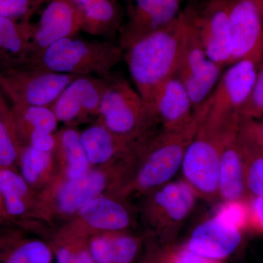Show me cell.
Listing matches in <instances>:
<instances>
[{"label": "cell", "instance_id": "1", "mask_svg": "<svg viewBox=\"0 0 263 263\" xmlns=\"http://www.w3.org/2000/svg\"><path fill=\"white\" fill-rule=\"evenodd\" d=\"M208 109L206 100L187 127L171 131L160 127L146 137L135 151L114 195L141 196L168 183L181 170L186 148Z\"/></svg>", "mask_w": 263, "mask_h": 263}, {"label": "cell", "instance_id": "2", "mask_svg": "<svg viewBox=\"0 0 263 263\" xmlns=\"http://www.w3.org/2000/svg\"><path fill=\"white\" fill-rule=\"evenodd\" d=\"M187 29V17L182 10L168 25L124 50V58L136 89L149 105L157 88L177 73Z\"/></svg>", "mask_w": 263, "mask_h": 263}, {"label": "cell", "instance_id": "3", "mask_svg": "<svg viewBox=\"0 0 263 263\" xmlns=\"http://www.w3.org/2000/svg\"><path fill=\"white\" fill-rule=\"evenodd\" d=\"M239 124V114L212 113L209 105L186 148L181 168L183 179L193 188L197 197L209 202L219 199L221 150L228 137Z\"/></svg>", "mask_w": 263, "mask_h": 263}, {"label": "cell", "instance_id": "4", "mask_svg": "<svg viewBox=\"0 0 263 263\" xmlns=\"http://www.w3.org/2000/svg\"><path fill=\"white\" fill-rule=\"evenodd\" d=\"M124 58L120 46L74 37L57 41L34 56L22 62L57 73L105 78Z\"/></svg>", "mask_w": 263, "mask_h": 263}, {"label": "cell", "instance_id": "5", "mask_svg": "<svg viewBox=\"0 0 263 263\" xmlns=\"http://www.w3.org/2000/svg\"><path fill=\"white\" fill-rule=\"evenodd\" d=\"M100 101L99 122L114 134L138 140L160 127L152 105L123 78L110 75Z\"/></svg>", "mask_w": 263, "mask_h": 263}, {"label": "cell", "instance_id": "6", "mask_svg": "<svg viewBox=\"0 0 263 263\" xmlns=\"http://www.w3.org/2000/svg\"><path fill=\"white\" fill-rule=\"evenodd\" d=\"M0 67V90L11 104L51 107L77 76L37 68L23 62Z\"/></svg>", "mask_w": 263, "mask_h": 263}, {"label": "cell", "instance_id": "7", "mask_svg": "<svg viewBox=\"0 0 263 263\" xmlns=\"http://www.w3.org/2000/svg\"><path fill=\"white\" fill-rule=\"evenodd\" d=\"M141 216L157 234L176 233L193 212L197 196L184 180L168 182L143 195Z\"/></svg>", "mask_w": 263, "mask_h": 263}, {"label": "cell", "instance_id": "8", "mask_svg": "<svg viewBox=\"0 0 263 263\" xmlns=\"http://www.w3.org/2000/svg\"><path fill=\"white\" fill-rule=\"evenodd\" d=\"M184 11L187 17V34L176 76L183 83L194 110L196 111L215 89L222 75L223 67L208 57L197 35L188 7Z\"/></svg>", "mask_w": 263, "mask_h": 263}, {"label": "cell", "instance_id": "9", "mask_svg": "<svg viewBox=\"0 0 263 263\" xmlns=\"http://www.w3.org/2000/svg\"><path fill=\"white\" fill-rule=\"evenodd\" d=\"M229 3L230 0H207L202 5H188L204 51L222 67L230 65L231 59Z\"/></svg>", "mask_w": 263, "mask_h": 263}, {"label": "cell", "instance_id": "10", "mask_svg": "<svg viewBox=\"0 0 263 263\" xmlns=\"http://www.w3.org/2000/svg\"><path fill=\"white\" fill-rule=\"evenodd\" d=\"M230 65L243 60L259 64L263 57V15L261 0H230Z\"/></svg>", "mask_w": 263, "mask_h": 263}, {"label": "cell", "instance_id": "11", "mask_svg": "<svg viewBox=\"0 0 263 263\" xmlns=\"http://www.w3.org/2000/svg\"><path fill=\"white\" fill-rule=\"evenodd\" d=\"M120 169L117 164L100 168H91L75 179H64L53 193V206L62 215L77 214L81 208L95 197L103 195L108 189L114 193L120 180Z\"/></svg>", "mask_w": 263, "mask_h": 263}, {"label": "cell", "instance_id": "12", "mask_svg": "<svg viewBox=\"0 0 263 263\" xmlns=\"http://www.w3.org/2000/svg\"><path fill=\"white\" fill-rule=\"evenodd\" d=\"M186 0H127V19L121 30L123 51L138 40L160 30L179 17Z\"/></svg>", "mask_w": 263, "mask_h": 263}, {"label": "cell", "instance_id": "13", "mask_svg": "<svg viewBox=\"0 0 263 263\" xmlns=\"http://www.w3.org/2000/svg\"><path fill=\"white\" fill-rule=\"evenodd\" d=\"M81 28L80 10L71 0H51L37 25L32 26L28 57L38 54L57 41L74 37Z\"/></svg>", "mask_w": 263, "mask_h": 263}, {"label": "cell", "instance_id": "14", "mask_svg": "<svg viewBox=\"0 0 263 263\" xmlns=\"http://www.w3.org/2000/svg\"><path fill=\"white\" fill-rule=\"evenodd\" d=\"M257 69L258 64L250 60L230 65L208 98L209 111L226 115L238 114L253 87Z\"/></svg>", "mask_w": 263, "mask_h": 263}, {"label": "cell", "instance_id": "15", "mask_svg": "<svg viewBox=\"0 0 263 263\" xmlns=\"http://www.w3.org/2000/svg\"><path fill=\"white\" fill-rule=\"evenodd\" d=\"M105 84V78L79 76L65 88L50 108L59 122L66 124L98 116Z\"/></svg>", "mask_w": 263, "mask_h": 263}, {"label": "cell", "instance_id": "16", "mask_svg": "<svg viewBox=\"0 0 263 263\" xmlns=\"http://www.w3.org/2000/svg\"><path fill=\"white\" fill-rule=\"evenodd\" d=\"M150 105L164 130H177L187 127L196 117L187 91L176 75L157 88Z\"/></svg>", "mask_w": 263, "mask_h": 263}, {"label": "cell", "instance_id": "17", "mask_svg": "<svg viewBox=\"0 0 263 263\" xmlns=\"http://www.w3.org/2000/svg\"><path fill=\"white\" fill-rule=\"evenodd\" d=\"M240 240L239 229L216 214L195 228L187 248L202 257L217 260L233 253Z\"/></svg>", "mask_w": 263, "mask_h": 263}, {"label": "cell", "instance_id": "18", "mask_svg": "<svg viewBox=\"0 0 263 263\" xmlns=\"http://www.w3.org/2000/svg\"><path fill=\"white\" fill-rule=\"evenodd\" d=\"M122 197L102 195L90 200L76 214L85 228L100 233L124 232L134 224L133 211Z\"/></svg>", "mask_w": 263, "mask_h": 263}, {"label": "cell", "instance_id": "19", "mask_svg": "<svg viewBox=\"0 0 263 263\" xmlns=\"http://www.w3.org/2000/svg\"><path fill=\"white\" fill-rule=\"evenodd\" d=\"M0 193L10 224L22 228L39 214V199L17 170L0 168Z\"/></svg>", "mask_w": 263, "mask_h": 263}, {"label": "cell", "instance_id": "20", "mask_svg": "<svg viewBox=\"0 0 263 263\" xmlns=\"http://www.w3.org/2000/svg\"><path fill=\"white\" fill-rule=\"evenodd\" d=\"M142 138L129 140L118 136L100 122L80 133L81 143L89 164L100 167L120 162L133 152Z\"/></svg>", "mask_w": 263, "mask_h": 263}, {"label": "cell", "instance_id": "21", "mask_svg": "<svg viewBox=\"0 0 263 263\" xmlns=\"http://www.w3.org/2000/svg\"><path fill=\"white\" fill-rule=\"evenodd\" d=\"M239 126L227 138L220 156L219 199L224 202L239 201L245 194V159L238 141Z\"/></svg>", "mask_w": 263, "mask_h": 263}, {"label": "cell", "instance_id": "22", "mask_svg": "<svg viewBox=\"0 0 263 263\" xmlns=\"http://www.w3.org/2000/svg\"><path fill=\"white\" fill-rule=\"evenodd\" d=\"M9 226L0 230V263H51L53 252L46 242L26 238L20 227Z\"/></svg>", "mask_w": 263, "mask_h": 263}, {"label": "cell", "instance_id": "23", "mask_svg": "<svg viewBox=\"0 0 263 263\" xmlns=\"http://www.w3.org/2000/svg\"><path fill=\"white\" fill-rule=\"evenodd\" d=\"M82 17L81 30L105 36L120 28L122 12L117 0H81L76 5Z\"/></svg>", "mask_w": 263, "mask_h": 263}, {"label": "cell", "instance_id": "24", "mask_svg": "<svg viewBox=\"0 0 263 263\" xmlns=\"http://www.w3.org/2000/svg\"><path fill=\"white\" fill-rule=\"evenodd\" d=\"M88 249L96 263H131L138 253V243L123 232L103 233L91 238Z\"/></svg>", "mask_w": 263, "mask_h": 263}, {"label": "cell", "instance_id": "25", "mask_svg": "<svg viewBox=\"0 0 263 263\" xmlns=\"http://www.w3.org/2000/svg\"><path fill=\"white\" fill-rule=\"evenodd\" d=\"M23 146L11 106L0 93V168L17 170Z\"/></svg>", "mask_w": 263, "mask_h": 263}, {"label": "cell", "instance_id": "26", "mask_svg": "<svg viewBox=\"0 0 263 263\" xmlns=\"http://www.w3.org/2000/svg\"><path fill=\"white\" fill-rule=\"evenodd\" d=\"M10 106L24 146L27 137L32 132L53 133L56 130L59 121L50 107L21 104H11Z\"/></svg>", "mask_w": 263, "mask_h": 263}, {"label": "cell", "instance_id": "27", "mask_svg": "<svg viewBox=\"0 0 263 263\" xmlns=\"http://www.w3.org/2000/svg\"><path fill=\"white\" fill-rule=\"evenodd\" d=\"M57 137L55 152L65 160V179H75L91 168L81 143L80 133L72 128L62 129Z\"/></svg>", "mask_w": 263, "mask_h": 263}, {"label": "cell", "instance_id": "28", "mask_svg": "<svg viewBox=\"0 0 263 263\" xmlns=\"http://www.w3.org/2000/svg\"><path fill=\"white\" fill-rule=\"evenodd\" d=\"M54 153L43 152L29 145L22 148L18 164L19 174L34 190L51 176Z\"/></svg>", "mask_w": 263, "mask_h": 263}, {"label": "cell", "instance_id": "29", "mask_svg": "<svg viewBox=\"0 0 263 263\" xmlns=\"http://www.w3.org/2000/svg\"><path fill=\"white\" fill-rule=\"evenodd\" d=\"M32 27L28 21L18 23L0 17V42L5 56L13 58V61H22L28 57Z\"/></svg>", "mask_w": 263, "mask_h": 263}, {"label": "cell", "instance_id": "30", "mask_svg": "<svg viewBox=\"0 0 263 263\" xmlns=\"http://www.w3.org/2000/svg\"><path fill=\"white\" fill-rule=\"evenodd\" d=\"M240 146L243 157L248 159L245 170V186L256 196L263 197V155Z\"/></svg>", "mask_w": 263, "mask_h": 263}, {"label": "cell", "instance_id": "31", "mask_svg": "<svg viewBox=\"0 0 263 263\" xmlns=\"http://www.w3.org/2000/svg\"><path fill=\"white\" fill-rule=\"evenodd\" d=\"M238 140L242 146L263 155V120L240 117Z\"/></svg>", "mask_w": 263, "mask_h": 263}, {"label": "cell", "instance_id": "32", "mask_svg": "<svg viewBox=\"0 0 263 263\" xmlns=\"http://www.w3.org/2000/svg\"><path fill=\"white\" fill-rule=\"evenodd\" d=\"M240 117L258 119L263 117V59L249 98L238 112Z\"/></svg>", "mask_w": 263, "mask_h": 263}, {"label": "cell", "instance_id": "33", "mask_svg": "<svg viewBox=\"0 0 263 263\" xmlns=\"http://www.w3.org/2000/svg\"><path fill=\"white\" fill-rule=\"evenodd\" d=\"M35 11L34 0H0V17L28 21Z\"/></svg>", "mask_w": 263, "mask_h": 263}, {"label": "cell", "instance_id": "34", "mask_svg": "<svg viewBox=\"0 0 263 263\" xmlns=\"http://www.w3.org/2000/svg\"><path fill=\"white\" fill-rule=\"evenodd\" d=\"M57 263H96L88 247L63 245L56 252Z\"/></svg>", "mask_w": 263, "mask_h": 263}, {"label": "cell", "instance_id": "35", "mask_svg": "<svg viewBox=\"0 0 263 263\" xmlns=\"http://www.w3.org/2000/svg\"><path fill=\"white\" fill-rule=\"evenodd\" d=\"M216 215L239 229L245 224L247 212L245 205L240 201L224 202Z\"/></svg>", "mask_w": 263, "mask_h": 263}, {"label": "cell", "instance_id": "36", "mask_svg": "<svg viewBox=\"0 0 263 263\" xmlns=\"http://www.w3.org/2000/svg\"><path fill=\"white\" fill-rule=\"evenodd\" d=\"M177 263H216L214 259L206 258L188 248L183 249L176 258Z\"/></svg>", "mask_w": 263, "mask_h": 263}, {"label": "cell", "instance_id": "37", "mask_svg": "<svg viewBox=\"0 0 263 263\" xmlns=\"http://www.w3.org/2000/svg\"><path fill=\"white\" fill-rule=\"evenodd\" d=\"M252 211L256 220L263 228V197H257L254 200Z\"/></svg>", "mask_w": 263, "mask_h": 263}, {"label": "cell", "instance_id": "38", "mask_svg": "<svg viewBox=\"0 0 263 263\" xmlns=\"http://www.w3.org/2000/svg\"><path fill=\"white\" fill-rule=\"evenodd\" d=\"M10 224L8 216L3 204V198H2L1 193H0V227L9 226Z\"/></svg>", "mask_w": 263, "mask_h": 263}, {"label": "cell", "instance_id": "39", "mask_svg": "<svg viewBox=\"0 0 263 263\" xmlns=\"http://www.w3.org/2000/svg\"><path fill=\"white\" fill-rule=\"evenodd\" d=\"M51 0H34V7H35V10H37L39 8L40 5L43 4L45 3H48Z\"/></svg>", "mask_w": 263, "mask_h": 263}, {"label": "cell", "instance_id": "40", "mask_svg": "<svg viewBox=\"0 0 263 263\" xmlns=\"http://www.w3.org/2000/svg\"><path fill=\"white\" fill-rule=\"evenodd\" d=\"M5 58V53L3 51V48H2L1 42H0V60H3L4 61Z\"/></svg>", "mask_w": 263, "mask_h": 263}, {"label": "cell", "instance_id": "41", "mask_svg": "<svg viewBox=\"0 0 263 263\" xmlns=\"http://www.w3.org/2000/svg\"><path fill=\"white\" fill-rule=\"evenodd\" d=\"M164 263H177L176 262V259L175 261H169V262H165Z\"/></svg>", "mask_w": 263, "mask_h": 263}, {"label": "cell", "instance_id": "42", "mask_svg": "<svg viewBox=\"0 0 263 263\" xmlns=\"http://www.w3.org/2000/svg\"><path fill=\"white\" fill-rule=\"evenodd\" d=\"M261 4H262V15H263V0H261ZM263 59V57H262Z\"/></svg>", "mask_w": 263, "mask_h": 263}]
</instances>
